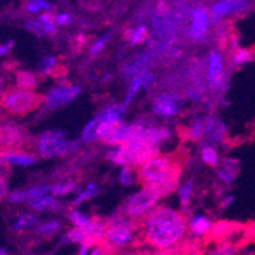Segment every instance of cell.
I'll use <instances>...</instances> for the list:
<instances>
[{"instance_id": "1", "label": "cell", "mask_w": 255, "mask_h": 255, "mask_svg": "<svg viewBox=\"0 0 255 255\" xmlns=\"http://www.w3.org/2000/svg\"><path fill=\"white\" fill-rule=\"evenodd\" d=\"M145 236L150 244L159 249H168L178 244L185 234V220L177 211L156 208L145 217Z\"/></svg>"}, {"instance_id": "2", "label": "cell", "mask_w": 255, "mask_h": 255, "mask_svg": "<svg viewBox=\"0 0 255 255\" xmlns=\"http://www.w3.org/2000/svg\"><path fill=\"white\" fill-rule=\"evenodd\" d=\"M179 168L170 157L156 156L141 165L140 177L145 187L155 189L160 196H166L177 188Z\"/></svg>"}, {"instance_id": "3", "label": "cell", "mask_w": 255, "mask_h": 255, "mask_svg": "<svg viewBox=\"0 0 255 255\" xmlns=\"http://www.w3.org/2000/svg\"><path fill=\"white\" fill-rule=\"evenodd\" d=\"M79 146L76 141L69 140L66 132L61 129H50L45 132L38 141V152L45 159L64 156L74 151Z\"/></svg>"}, {"instance_id": "4", "label": "cell", "mask_w": 255, "mask_h": 255, "mask_svg": "<svg viewBox=\"0 0 255 255\" xmlns=\"http://www.w3.org/2000/svg\"><path fill=\"white\" fill-rule=\"evenodd\" d=\"M39 103H41V98L36 93L25 89L9 90L1 99V104L6 110L13 113H18V115H24L34 110Z\"/></svg>"}, {"instance_id": "5", "label": "cell", "mask_w": 255, "mask_h": 255, "mask_svg": "<svg viewBox=\"0 0 255 255\" xmlns=\"http://www.w3.org/2000/svg\"><path fill=\"white\" fill-rule=\"evenodd\" d=\"M160 194L157 193L155 189L149 187H145L142 191L137 192L136 194L131 197L127 201L126 207H125V212L128 217L132 219H137V217L142 216L145 213L150 212L152 210L156 202L159 201Z\"/></svg>"}, {"instance_id": "6", "label": "cell", "mask_w": 255, "mask_h": 255, "mask_svg": "<svg viewBox=\"0 0 255 255\" xmlns=\"http://www.w3.org/2000/svg\"><path fill=\"white\" fill-rule=\"evenodd\" d=\"M135 234L128 221L120 219L118 221L111 222V226L107 229L106 240L108 245L113 248L128 247L133 241Z\"/></svg>"}, {"instance_id": "7", "label": "cell", "mask_w": 255, "mask_h": 255, "mask_svg": "<svg viewBox=\"0 0 255 255\" xmlns=\"http://www.w3.org/2000/svg\"><path fill=\"white\" fill-rule=\"evenodd\" d=\"M80 93H82V88L79 85H60V87L53 88L47 93L45 98L46 107L50 110H56V108L68 106L78 98Z\"/></svg>"}, {"instance_id": "8", "label": "cell", "mask_w": 255, "mask_h": 255, "mask_svg": "<svg viewBox=\"0 0 255 255\" xmlns=\"http://www.w3.org/2000/svg\"><path fill=\"white\" fill-rule=\"evenodd\" d=\"M211 23L210 11L203 5L196 6L191 11V27L188 34L193 41H201L205 38L208 32V27Z\"/></svg>"}, {"instance_id": "9", "label": "cell", "mask_w": 255, "mask_h": 255, "mask_svg": "<svg viewBox=\"0 0 255 255\" xmlns=\"http://www.w3.org/2000/svg\"><path fill=\"white\" fill-rule=\"evenodd\" d=\"M207 78L213 90H220L225 88L226 79H225L224 57L221 56V53L216 52V51L211 52L210 57H208Z\"/></svg>"}, {"instance_id": "10", "label": "cell", "mask_w": 255, "mask_h": 255, "mask_svg": "<svg viewBox=\"0 0 255 255\" xmlns=\"http://www.w3.org/2000/svg\"><path fill=\"white\" fill-rule=\"evenodd\" d=\"M183 101L174 94H161L156 97L152 103V111L155 115L161 117H173L180 112Z\"/></svg>"}, {"instance_id": "11", "label": "cell", "mask_w": 255, "mask_h": 255, "mask_svg": "<svg viewBox=\"0 0 255 255\" xmlns=\"http://www.w3.org/2000/svg\"><path fill=\"white\" fill-rule=\"evenodd\" d=\"M249 5L250 3L247 0H221L213 4L211 9V18L213 22H219L226 15L238 14L240 11L245 10Z\"/></svg>"}, {"instance_id": "12", "label": "cell", "mask_w": 255, "mask_h": 255, "mask_svg": "<svg viewBox=\"0 0 255 255\" xmlns=\"http://www.w3.org/2000/svg\"><path fill=\"white\" fill-rule=\"evenodd\" d=\"M226 125L216 117H210L207 120V126H206V137L208 142L220 143L224 141L226 135Z\"/></svg>"}, {"instance_id": "13", "label": "cell", "mask_w": 255, "mask_h": 255, "mask_svg": "<svg viewBox=\"0 0 255 255\" xmlns=\"http://www.w3.org/2000/svg\"><path fill=\"white\" fill-rule=\"evenodd\" d=\"M171 136L170 129L166 127H155V126H147L145 127V138L147 142L154 147H157L161 142L168 140Z\"/></svg>"}, {"instance_id": "14", "label": "cell", "mask_w": 255, "mask_h": 255, "mask_svg": "<svg viewBox=\"0 0 255 255\" xmlns=\"http://www.w3.org/2000/svg\"><path fill=\"white\" fill-rule=\"evenodd\" d=\"M212 229V222L208 217L203 216V215H197V216L192 217L189 221V230L197 238H202V236L207 235Z\"/></svg>"}, {"instance_id": "15", "label": "cell", "mask_w": 255, "mask_h": 255, "mask_svg": "<svg viewBox=\"0 0 255 255\" xmlns=\"http://www.w3.org/2000/svg\"><path fill=\"white\" fill-rule=\"evenodd\" d=\"M238 171H239L238 160L227 159L226 161L222 164L221 168L219 169L217 175H219V178L224 183H226V184H231V183L235 180L236 175H238Z\"/></svg>"}, {"instance_id": "16", "label": "cell", "mask_w": 255, "mask_h": 255, "mask_svg": "<svg viewBox=\"0 0 255 255\" xmlns=\"http://www.w3.org/2000/svg\"><path fill=\"white\" fill-rule=\"evenodd\" d=\"M150 57L147 53H143V55H140L135 61L132 64L127 65L126 68L124 69V74L126 78H135L136 75H138L142 71L147 70V66H149Z\"/></svg>"}, {"instance_id": "17", "label": "cell", "mask_w": 255, "mask_h": 255, "mask_svg": "<svg viewBox=\"0 0 255 255\" xmlns=\"http://www.w3.org/2000/svg\"><path fill=\"white\" fill-rule=\"evenodd\" d=\"M124 104H113V106H108L103 112H101L102 121H107V122H113V124H122V116L125 113Z\"/></svg>"}, {"instance_id": "18", "label": "cell", "mask_w": 255, "mask_h": 255, "mask_svg": "<svg viewBox=\"0 0 255 255\" xmlns=\"http://www.w3.org/2000/svg\"><path fill=\"white\" fill-rule=\"evenodd\" d=\"M6 164H13L18 166H31L36 163V157L29 154H20V152H5Z\"/></svg>"}, {"instance_id": "19", "label": "cell", "mask_w": 255, "mask_h": 255, "mask_svg": "<svg viewBox=\"0 0 255 255\" xmlns=\"http://www.w3.org/2000/svg\"><path fill=\"white\" fill-rule=\"evenodd\" d=\"M20 138H22V133L15 127H0V142L4 145H14V143L19 142Z\"/></svg>"}, {"instance_id": "20", "label": "cell", "mask_w": 255, "mask_h": 255, "mask_svg": "<svg viewBox=\"0 0 255 255\" xmlns=\"http://www.w3.org/2000/svg\"><path fill=\"white\" fill-rule=\"evenodd\" d=\"M29 205H31V207L36 211H60V208H61V205H60V202L57 201L56 197L50 196V194L43 197V198L39 199V201L29 202Z\"/></svg>"}, {"instance_id": "21", "label": "cell", "mask_w": 255, "mask_h": 255, "mask_svg": "<svg viewBox=\"0 0 255 255\" xmlns=\"http://www.w3.org/2000/svg\"><path fill=\"white\" fill-rule=\"evenodd\" d=\"M25 27L31 32L36 33L37 36H48V34H55L56 33L57 28L56 24L53 25H45L39 22L38 19H28L25 23Z\"/></svg>"}, {"instance_id": "22", "label": "cell", "mask_w": 255, "mask_h": 255, "mask_svg": "<svg viewBox=\"0 0 255 255\" xmlns=\"http://www.w3.org/2000/svg\"><path fill=\"white\" fill-rule=\"evenodd\" d=\"M102 122L101 113L97 115L96 117L90 120L87 125H85L84 129L82 132V140L85 141V142H92L94 140H98L97 138V129H98L99 124Z\"/></svg>"}, {"instance_id": "23", "label": "cell", "mask_w": 255, "mask_h": 255, "mask_svg": "<svg viewBox=\"0 0 255 255\" xmlns=\"http://www.w3.org/2000/svg\"><path fill=\"white\" fill-rule=\"evenodd\" d=\"M207 120L206 117H199L194 121L193 124L189 127V131H188V135L189 138L193 141H198L206 135V126H207Z\"/></svg>"}, {"instance_id": "24", "label": "cell", "mask_w": 255, "mask_h": 255, "mask_svg": "<svg viewBox=\"0 0 255 255\" xmlns=\"http://www.w3.org/2000/svg\"><path fill=\"white\" fill-rule=\"evenodd\" d=\"M48 193H51V187L46 184L41 185H34V187L29 188L27 191H24L25 201L28 202H34V201H39L42 199L43 197L48 196Z\"/></svg>"}, {"instance_id": "25", "label": "cell", "mask_w": 255, "mask_h": 255, "mask_svg": "<svg viewBox=\"0 0 255 255\" xmlns=\"http://www.w3.org/2000/svg\"><path fill=\"white\" fill-rule=\"evenodd\" d=\"M193 189H194V183L193 180H188L184 184L178 187V196L180 199V205L183 207H188L192 201V196H193Z\"/></svg>"}, {"instance_id": "26", "label": "cell", "mask_w": 255, "mask_h": 255, "mask_svg": "<svg viewBox=\"0 0 255 255\" xmlns=\"http://www.w3.org/2000/svg\"><path fill=\"white\" fill-rule=\"evenodd\" d=\"M98 193H99L98 185H97L96 183H88L87 187H85L83 191H80V193L75 197V199H74V202H73L74 206L82 205L83 202H85V201H88V199L93 198V197L97 196Z\"/></svg>"}, {"instance_id": "27", "label": "cell", "mask_w": 255, "mask_h": 255, "mask_svg": "<svg viewBox=\"0 0 255 255\" xmlns=\"http://www.w3.org/2000/svg\"><path fill=\"white\" fill-rule=\"evenodd\" d=\"M66 240L70 241V243H75V244H87V243H90L89 236H88L85 229H78V227H74L70 231H68L66 234Z\"/></svg>"}, {"instance_id": "28", "label": "cell", "mask_w": 255, "mask_h": 255, "mask_svg": "<svg viewBox=\"0 0 255 255\" xmlns=\"http://www.w3.org/2000/svg\"><path fill=\"white\" fill-rule=\"evenodd\" d=\"M201 156L202 160L207 165L210 166H217L220 164V156L217 154L216 149L212 145H205L201 151Z\"/></svg>"}, {"instance_id": "29", "label": "cell", "mask_w": 255, "mask_h": 255, "mask_svg": "<svg viewBox=\"0 0 255 255\" xmlns=\"http://www.w3.org/2000/svg\"><path fill=\"white\" fill-rule=\"evenodd\" d=\"M76 189H78V184L75 182L60 183V184L51 187V193L53 197H64L74 193V192H76Z\"/></svg>"}, {"instance_id": "30", "label": "cell", "mask_w": 255, "mask_h": 255, "mask_svg": "<svg viewBox=\"0 0 255 255\" xmlns=\"http://www.w3.org/2000/svg\"><path fill=\"white\" fill-rule=\"evenodd\" d=\"M69 219H70L71 224L74 225L78 229H85V227L89 226L92 224L93 220L89 216H87L85 213L80 212L78 210H74L69 213Z\"/></svg>"}, {"instance_id": "31", "label": "cell", "mask_w": 255, "mask_h": 255, "mask_svg": "<svg viewBox=\"0 0 255 255\" xmlns=\"http://www.w3.org/2000/svg\"><path fill=\"white\" fill-rule=\"evenodd\" d=\"M37 222H38V219H37L36 215H33V213H23V215L18 216V219L15 220L14 229L17 231L24 230V229L34 226Z\"/></svg>"}, {"instance_id": "32", "label": "cell", "mask_w": 255, "mask_h": 255, "mask_svg": "<svg viewBox=\"0 0 255 255\" xmlns=\"http://www.w3.org/2000/svg\"><path fill=\"white\" fill-rule=\"evenodd\" d=\"M141 88H142V82H141V78H140V75H136L135 78L132 79L131 85H129V88H128V92H127L126 97H125V102H124L125 108L131 104V102L135 99V97L137 96Z\"/></svg>"}, {"instance_id": "33", "label": "cell", "mask_w": 255, "mask_h": 255, "mask_svg": "<svg viewBox=\"0 0 255 255\" xmlns=\"http://www.w3.org/2000/svg\"><path fill=\"white\" fill-rule=\"evenodd\" d=\"M17 82L18 85L20 87V89L25 90H32L33 88H36L37 85L36 76L31 73H27V71H22V73L18 74Z\"/></svg>"}, {"instance_id": "34", "label": "cell", "mask_w": 255, "mask_h": 255, "mask_svg": "<svg viewBox=\"0 0 255 255\" xmlns=\"http://www.w3.org/2000/svg\"><path fill=\"white\" fill-rule=\"evenodd\" d=\"M60 222L56 221V220H48V221L42 222L39 224L38 227H37V233L41 234L43 236H52L53 234H56L60 229Z\"/></svg>"}, {"instance_id": "35", "label": "cell", "mask_w": 255, "mask_h": 255, "mask_svg": "<svg viewBox=\"0 0 255 255\" xmlns=\"http://www.w3.org/2000/svg\"><path fill=\"white\" fill-rule=\"evenodd\" d=\"M127 34H128L132 45H138L147 38V28L145 24L137 25L135 29H129Z\"/></svg>"}, {"instance_id": "36", "label": "cell", "mask_w": 255, "mask_h": 255, "mask_svg": "<svg viewBox=\"0 0 255 255\" xmlns=\"http://www.w3.org/2000/svg\"><path fill=\"white\" fill-rule=\"evenodd\" d=\"M231 227H233V225L229 224V222H217L216 225H213L210 233L213 238H225V236L230 235V233H233Z\"/></svg>"}, {"instance_id": "37", "label": "cell", "mask_w": 255, "mask_h": 255, "mask_svg": "<svg viewBox=\"0 0 255 255\" xmlns=\"http://www.w3.org/2000/svg\"><path fill=\"white\" fill-rule=\"evenodd\" d=\"M51 9V3L50 1H45V0H31L28 3L25 4V10L29 11V13H33L37 14L41 10H45V13H47V10Z\"/></svg>"}, {"instance_id": "38", "label": "cell", "mask_w": 255, "mask_h": 255, "mask_svg": "<svg viewBox=\"0 0 255 255\" xmlns=\"http://www.w3.org/2000/svg\"><path fill=\"white\" fill-rule=\"evenodd\" d=\"M59 65V59L56 56H47L41 61L39 64V73L46 75V74H51L56 66Z\"/></svg>"}, {"instance_id": "39", "label": "cell", "mask_w": 255, "mask_h": 255, "mask_svg": "<svg viewBox=\"0 0 255 255\" xmlns=\"http://www.w3.org/2000/svg\"><path fill=\"white\" fill-rule=\"evenodd\" d=\"M252 60V52L247 48H238L233 57V61L236 66H243Z\"/></svg>"}, {"instance_id": "40", "label": "cell", "mask_w": 255, "mask_h": 255, "mask_svg": "<svg viewBox=\"0 0 255 255\" xmlns=\"http://www.w3.org/2000/svg\"><path fill=\"white\" fill-rule=\"evenodd\" d=\"M120 182L124 185H132L136 182V175L135 171L131 166H124V169L120 173Z\"/></svg>"}, {"instance_id": "41", "label": "cell", "mask_w": 255, "mask_h": 255, "mask_svg": "<svg viewBox=\"0 0 255 255\" xmlns=\"http://www.w3.org/2000/svg\"><path fill=\"white\" fill-rule=\"evenodd\" d=\"M110 38H111V32H108V33H104L103 36L99 37L96 42L93 43L92 48H90V56H97V55H98V53L103 50L104 46L107 45V42L110 41Z\"/></svg>"}, {"instance_id": "42", "label": "cell", "mask_w": 255, "mask_h": 255, "mask_svg": "<svg viewBox=\"0 0 255 255\" xmlns=\"http://www.w3.org/2000/svg\"><path fill=\"white\" fill-rule=\"evenodd\" d=\"M236 254V248L233 244H224L217 245L215 249H212L210 252V255H235Z\"/></svg>"}, {"instance_id": "43", "label": "cell", "mask_w": 255, "mask_h": 255, "mask_svg": "<svg viewBox=\"0 0 255 255\" xmlns=\"http://www.w3.org/2000/svg\"><path fill=\"white\" fill-rule=\"evenodd\" d=\"M73 22V15L70 13H60L55 17V24L56 25H69Z\"/></svg>"}, {"instance_id": "44", "label": "cell", "mask_w": 255, "mask_h": 255, "mask_svg": "<svg viewBox=\"0 0 255 255\" xmlns=\"http://www.w3.org/2000/svg\"><path fill=\"white\" fill-rule=\"evenodd\" d=\"M24 201H25L24 191H14L9 194V202L20 203V202H24Z\"/></svg>"}, {"instance_id": "45", "label": "cell", "mask_w": 255, "mask_h": 255, "mask_svg": "<svg viewBox=\"0 0 255 255\" xmlns=\"http://www.w3.org/2000/svg\"><path fill=\"white\" fill-rule=\"evenodd\" d=\"M38 20L45 25L55 24V17H52V14H50V13H41L38 15Z\"/></svg>"}, {"instance_id": "46", "label": "cell", "mask_w": 255, "mask_h": 255, "mask_svg": "<svg viewBox=\"0 0 255 255\" xmlns=\"http://www.w3.org/2000/svg\"><path fill=\"white\" fill-rule=\"evenodd\" d=\"M187 97L189 99H191V101L198 102V101H201V99H202V93L199 92V90L191 89V90H189V92L187 93Z\"/></svg>"}, {"instance_id": "47", "label": "cell", "mask_w": 255, "mask_h": 255, "mask_svg": "<svg viewBox=\"0 0 255 255\" xmlns=\"http://www.w3.org/2000/svg\"><path fill=\"white\" fill-rule=\"evenodd\" d=\"M13 45H14V41H9V42H5V43H3V45H0V57L4 56V55H6V53L11 50Z\"/></svg>"}, {"instance_id": "48", "label": "cell", "mask_w": 255, "mask_h": 255, "mask_svg": "<svg viewBox=\"0 0 255 255\" xmlns=\"http://www.w3.org/2000/svg\"><path fill=\"white\" fill-rule=\"evenodd\" d=\"M93 245L94 244H92V243L83 244L82 247H80V250H79V255H92Z\"/></svg>"}, {"instance_id": "49", "label": "cell", "mask_w": 255, "mask_h": 255, "mask_svg": "<svg viewBox=\"0 0 255 255\" xmlns=\"http://www.w3.org/2000/svg\"><path fill=\"white\" fill-rule=\"evenodd\" d=\"M6 191H8V184H6V180H5V178H4L3 174H0V198L5 196Z\"/></svg>"}, {"instance_id": "50", "label": "cell", "mask_w": 255, "mask_h": 255, "mask_svg": "<svg viewBox=\"0 0 255 255\" xmlns=\"http://www.w3.org/2000/svg\"><path fill=\"white\" fill-rule=\"evenodd\" d=\"M234 202H235V197L234 196H227L226 198L222 201V207L224 208H229L231 205H234Z\"/></svg>"}, {"instance_id": "51", "label": "cell", "mask_w": 255, "mask_h": 255, "mask_svg": "<svg viewBox=\"0 0 255 255\" xmlns=\"http://www.w3.org/2000/svg\"><path fill=\"white\" fill-rule=\"evenodd\" d=\"M92 255H106V254H104L103 249L98 247V248H94V249H93Z\"/></svg>"}, {"instance_id": "52", "label": "cell", "mask_w": 255, "mask_h": 255, "mask_svg": "<svg viewBox=\"0 0 255 255\" xmlns=\"http://www.w3.org/2000/svg\"><path fill=\"white\" fill-rule=\"evenodd\" d=\"M152 255H174L173 253H170L169 250H161V252H157Z\"/></svg>"}, {"instance_id": "53", "label": "cell", "mask_w": 255, "mask_h": 255, "mask_svg": "<svg viewBox=\"0 0 255 255\" xmlns=\"http://www.w3.org/2000/svg\"><path fill=\"white\" fill-rule=\"evenodd\" d=\"M3 84H1V82H0V99L3 98Z\"/></svg>"}, {"instance_id": "54", "label": "cell", "mask_w": 255, "mask_h": 255, "mask_svg": "<svg viewBox=\"0 0 255 255\" xmlns=\"http://www.w3.org/2000/svg\"><path fill=\"white\" fill-rule=\"evenodd\" d=\"M0 255H6V249L1 248V249H0Z\"/></svg>"}]
</instances>
